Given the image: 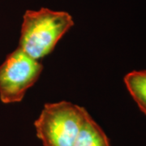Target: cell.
I'll return each mask as SVG.
<instances>
[{
	"label": "cell",
	"mask_w": 146,
	"mask_h": 146,
	"mask_svg": "<svg viewBox=\"0 0 146 146\" xmlns=\"http://www.w3.org/2000/svg\"><path fill=\"white\" fill-rule=\"evenodd\" d=\"M74 25L67 11L46 7L28 10L23 16L19 48L39 60L52 52L58 41Z\"/></svg>",
	"instance_id": "1"
},
{
	"label": "cell",
	"mask_w": 146,
	"mask_h": 146,
	"mask_svg": "<svg viewBox=\"0 0 146 146\" xmlns=\"http://www.w3.org/2000/svg\"><path fill=\"white\" fill-rule=\"evenodd\" d=\"M89 112L69 102L47 103L34 122L43 146H74Z\"/></svg>",
	"instance_id": "2"
},
{
	"label": "cell",
	"mask_w": 146,
	"mask_h": 146,
	"mask_svg": "<svg viewBox=\"0 0 146 146\" xmlns=\"http://www.w3.org/2000/svg\"><path fill=\"white\" fill-rule=\"evenodd\" d=\"M43 69L38 60L19 47L0 65V100L4 104L21 102L27 90L37 81Z\"/></svg>",
	"instance_id": "3"
},
{
	"label": "cell",
	"mask_w": 146,
	"mask_h": 146,
	"mask_svg": "<svg viewBox=\"0 0 146 146\" xmlns=\"http://www.w3.org/2000/svg\"><path fill=\"white\" fill-rule=\"evenodd\" d=\"M74 146H111L108 136L89 113L84 120Z\"/></svg>",
	"instance_id": "4"
},
{
	"label": "cell",
	"mask_w": 146,
	"mask_h": 146,
	"mask_svg": "<svg viewBox=\"0 0 146 146\" xmlns=\"http://www.w3.org/2000/svg\"><path fill=\"white\" fill-rule=\"evenodd\" d=\"M123 80L139 109L146 115V70L132 71L126 75Z\"/></svg>",
	"instance_id": "5"
}]
</instances>
